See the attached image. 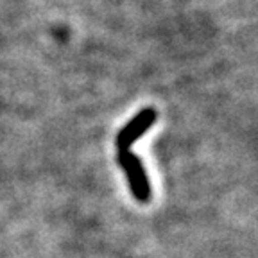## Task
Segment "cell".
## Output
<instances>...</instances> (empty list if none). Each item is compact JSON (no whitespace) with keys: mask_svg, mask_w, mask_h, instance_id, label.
Returning a JSON list of instances; mask_svg holds the SVG:
<instances>
[{"mask_svg":"<svg viewBox=\"0 0 258 258\" xmlns=\"http://www.w3.org/2000/svg\"><path fill=\"white\" fill-rule=\"evenodd\" d=\"M117 161L120 169L124 170L133 198L138 203H149L153 190H151L149 176L145 172V167L140 158H138V154H135L131 149L117 151Z\"/></svg>","mask_w":258,"mask_h":258,"instance_id":"cell-1","label":"cell"},{"mask_svg":"<svg viewBox=\"0 0 258 258\" xmlns=\"http://www.w3.org/2000/svg\"><path fill=\"white\" fill-rule=\"evenodd\" d=\"M156 118H158V111L154 108L140 109L127 124L122 125V129L117 133V137H115L117 151L131 149L135 142H137L140 137H144V135L153 127Z\"/></svg>","mask_w":258,"mask_h":258,"instance_id":"cell-2","label":"cell"}]
</instances>
